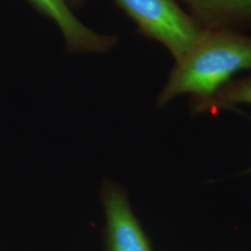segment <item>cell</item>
Instances as JSON below:
<instances>
[{
  "instance_id": "obj_1",
  "label": "cell",
  "mask_w": 251,
  "mask_h": 251,
  "mask_svg": "<svg viewBox=\"0 0 251 251\" xmlns=\"http://www.w3.org/2000/svg\"><path fill=\"white\" fill-rule=\"evenodd\" d=\"M251 69V36L230 29H206L203 36L171 70L157 97L166 106L182 94H191V104L211 98L234 74Z\"/></svg>"
},
{
  "instance_id": "obj_2",
  "label": "cell",
  "mask_w": 251,
  "mask_h": 251,
  "mask_svg": "<svg viewBox=\"0 0 251 251\" xmlns=\"http://www.w3.org/2000/svg\"><path fill=\"white\" fill-rule=\"evenodd\" d=\"M140 35L164 46L179 61L194 48L206 29L181 9L176 0H114Z\"/></svg>"
},
{
  "instance_id": "obj_3",
  "label": "cell",
  "mask_w": 251,
  "mask_h": 251,
  "mask_svg": "<svg viewBox=\"0 0 251 251\" xmlns=\"http://www.w3.org/2000/svg\"><path fill=\"white\" fill-rule=\"evenodd\" d=\"M101 201L106 218L108 251H152L150 241L130 207L124 189L110 179H104Z\"/></svg>"
},
{
  "instance_id": "obj_4",
  "label": "cell",
  "mask_w": 251,
  "mask_h": 251,
  "mask_svg": "<svg viewBox=\"0 0 251 251\" xmlns=\"http://www.w3.org/2000/svg\"><path fill=\"white\" fill-rule=\"evenodd\" d=\"M26 1L37 13L53 22L58 27L67 53H107L117 47L118 36L101 34L84 25L65 0Z\"/></svg>"
},
{
  "instance_id": "obj_5",
  "label": "cell",
  "mask_w": 251,
  "mask_h": 251,
  "mask_svg": "<svg viewBox=\"0 0 251 251\" xmlns=\"http://www.w3.org/2000/svg\"><path fill=\"white\" fill-rule=\"evenodd\" d=\"M204 29L251 30V0H180Z\"/></svg>"
},
{
  "instance_id": "obj_6",
  "label": "cell",
  "mask_w": 251,
  "mask_h": 251,
  "mask_svg": "<svg viewBox=\"0 0 251 251\" xmlns=\"http://www.w3.org/2000/svg\"><path fill=\"white\" fill-rule=\"evenodd\" d=\"M239 103L251 104V75L229 81L211 98L199 103L191 104V110L193 114L205 112L214 114L221 109H229Z\"/></svg>"
},
{
  "instance_id": "obj_7",
  "label": "cell",
  "mask_w": 251,
  "mask_h": 251,
  "mask_svg": "<svg viewBox=\"0 0 251 251\" xmlns=\"http://www.w3.org/2000/svg\"><path fill=\"white\" fill-rule=\"evenodd\" d=\"M67 2V4L71 7V9H79L84 7L86 0H65Z\"/></svg>"
},
{
  "instance_id": "obj_8",
  "label": "cell",
  "mask_w": 251,
  "mask_h": 251,
  "mask_svg": "<svg viewBox=\"0 0 251 251\" xmlns=\"http://www.w3.org/2000/svg\"></svg>"
}]
</instances>
